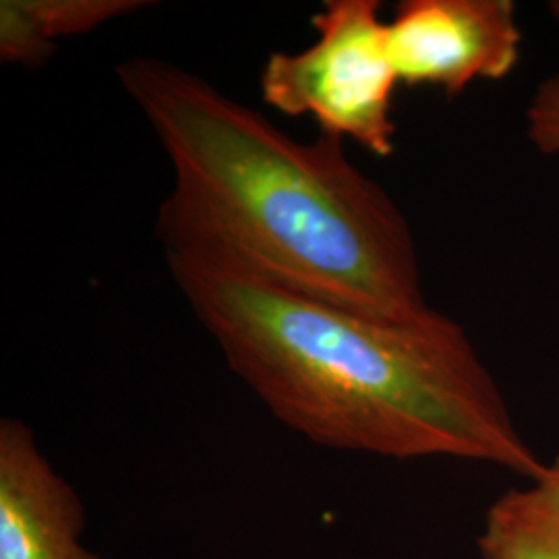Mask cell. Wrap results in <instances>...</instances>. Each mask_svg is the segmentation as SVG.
<instances>
[{"label": "cell", "mask_w": 559, "mask_h": 559, "mask_svg": "<svg viewBox=\"0 0 559 559\" xmlns=\"http://www.w3.org/2000/svg\"><path fill=\"white\" fill-rule=\"evenodd\" d=\"M145 4L140 0H2L0 59L41 64L55 55L62 38L87 34Z\"/></svg>", "instance_id": "obj_7"}, {"label": "cell", "mask_w": 559, "mask_h": 559, "mask_svg": "<svg viewBox=\"0 0 559 559\" xmlns=\"http://www.w3.org/2000/svg\"><path fill=\"white\" fill-rule=\"evenodd\" d=\"M388 41L400 83L456 98L475 81L510 78L522 32L512 0H402Z\"/></svg>", "instance_id": "obj_4"}, {"label": "cell", "mask_w": 559, "mask_h": 559, "mask_svg": "<svg viewBox=\"0 0 559 559\" xmlns=\"http://www.w3.org/2000/svg\"><path fill=\"white\" fill-rule=\"evenodd\" d=\"M173 166L158 212L166 251H193L390 321L436 313L399 203L344 140H295L170 60L117 67Z\"/></svg>", "instance_id": "obj_1"}, {"label": "cell", "mask_w": 559, "mask_h": 559, "mask_svg": "<svg viewBox=\"0 0 559 559\" xmlns=\"http://www.w3.org/2000/svg\"><path fill=\"white\" fill-rule=\"evenodd\" d=\"M477 547L483 559H559V454L489 506Z\"/></svg>", "instance_id": "obj_6"}, {"label": "cell", "mask_w": 559, "mask_h": 559, "mask_svg": "<svg viewBox=\"0 0 559 559\" xmlns=\"http://www.w3.org/2000/svg\"><path fill=\"white\" fill-rule=\"evenodd\" d=\"M526 138L545 154H559V71L540 81L524 112Z\"/></svg>", "instance_id": "obj_8"}, {"label": "cell", "mask_w": 559, "mask_h": 559, "mask_svg": "<svg viewBox=\"0 0 559 559\" xmlns=\"http://www.w3.org/2000/svg\"><path fill=\"white\" fill-rule=\"evenodd\" d=\"M549 15H551L559 25V0H551V2H549Z\"/></svg>", "instance_id": "obj_9"}, {"label": "cell", "mask_w": 559, "mask_h": 559, "mask_svg": "<svg viewBox=\"0 0 559 559\" xmlns=\"http://www.w3.org/2000/svg\"><path fill=\"white\" fill-rule=\"evenodd\" d=\"M80 493L44 456L29 425L0 420V559H104L83 545Z\"/></svg>", "instance_id": "obj_5"}, {"label": "cell", "mask_w": 559, "mask_h": 559, "mask_svg": "<svg viewBox=\"0 0 559 559\" xmlns=\"http://www.w3.org/2000/svg\"><path fill=\"white\" fill-rule=\"evenodd\" d=\"M316 41L270 55L261 98L286 117H313L323 135L353 140L378 158L396 152L399 73L378 0H325L313 15Z\"/></svg>", "instance_id": "obj_3"}, {"label": "cell", "mask_w": 559, "mask_h": 559, "mask_svg": "<svg viewBox=\"0 0 559 559\" xmlns=\"http://www.w3.org/2000/svg\"><path fill=\"white\" fill-rule=\"evenodd\" d=\"M166 261L235 376L311 443L485 462L526 480L545 468L459 321L381 320L193 251Z\"/></svg>", "instance_id": "obj_2"}]
</instances>
